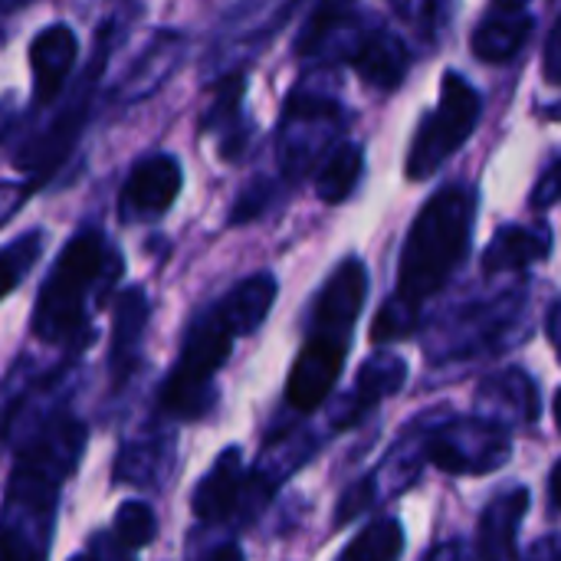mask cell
I'll return each mask as SVG.
<instances>
[{
    "instance_id": "7402d4cb",
    "label": "cell",
    "mask_w": 561,
    "mask_h": 561,
    "mask_svg": "<svg viewBox=\"0 0 561 561\" xmlns=\"http://www.w3.org/2000/svg\"><path fill=\"white\" fill-rule=\"evenodd\" d=\"M549 256H552V233L546 227L533 230V227L510 224L496 230V237L483 250V273L496 276V273L529 270L536 263H546Z\"/></svg>"
},
{
    "instance_id": "9c48e42d",
    "label": "cell",
    "mask_w": 561,
    "mask_h": 561,
    "mask_svg": "<svg viewBox=\"0 0 561 561\" xmlns=\"http://www.w3.org/2000/svg\"><path fill=\"white\" fill-rule=\"evenodd\" d=\"M108 30L99 33V43H95V59L82 79V85L72 89L69 102L62 105V112L49 122V128H43L30 145H23V151L13 158V164L23 171V174H33V184H43L72 151V145L79 141V131L89 118V102H92V92H95V79L102 72V62L108 59Z\"/></svg>"
},
{
    "instance_id": "52a82bcc",
    "label": "cell",
    "mask_w": 561,
    "mask_h": 561,
    "mask_svg": "<svg viewBox=\"0 0 561 561\" xmlns=\"http://www.w3.org/2000/svg\"><path fill=\"white\" fill-rule=\"evenodd\" d=\"M510 427L486 417H447L427 431V463L450 477H486L510 463Z\"/></svg>"
},
{
    "instance_id": "cb8c5ba5",
    "label": "cell",
    "mask_w": 561,
    "mask_h": 561,
    "mask_svg": "<svg viewBox=\"0 0 561 561\" xmlns=\"http://www.w3.org/2000/svg\"><path fill=\"white\" fill-rule=\"evenodd\" d=\"M365 174V151L355 141H339L319 164L316 174V194L325 204H342L352 197V191L358 187Z\"/></svg>"
},
{
    "instance_id": "60d3db41",
    "label": "cell",
    "mask_w": 561,
    "mask_h": 561,
    "mask_svg": "<svg viewBox=\"0 0 561 561\" xmlns=\"http://www.w3.org/2000/svg\"><path fill=\"white\" fill-rule=\"evenodd\" d=\"M16 3H20V0H7V10H13Z\"/></svg>"
},
{
    "instance_id": "836d02e7",
    "label": "cell",
    "mask_w": 561,
    "mask_h": 561,
    "mask_svg": "<svg viewBox=\"0 0 561 561\" xmlns=\"http://www.w3.org/2000/svg\"><path fill=\"white\" fill-rule=\"evenodd\" d=\"M549 500L556 510H561V460L552 467V477H549Z\"/></svg>"
},
{
    "instance_id": "d590c367",
    "label": "cell",
    "mask_w": 561,
    "mask_h": 561,
    "mask_svg": "<svg viewBox=\"0 0 561 561\" xmlns=\"http://www.w3.org/2000/svg\"><path fill=\"white\" fill-rule=\"evenodd\" d=\"M549 339H552L556 345H561V302L549 312Z\"/></svg>"
},
{
    "instance_id": "e575fe53",
    "label": "cell",
    "mask_w": 561,
    "mask_h": 561,
    "mask_svg": "<svg viewBox=\"0 0 561 561\" xmlns=\"http://www.w3.org/2000/svg\"><path fill=\"white\" fill-rule=\"evenodd\" d=\"M207 559L210 561H217V559H243V549L240 546H220V549H210L207 552Z\"/></svg>"
},
{
    "instance_id": "30bf717a",
    "label": "cell",
    "mask_w": 561,
    "mask_h": 561,
    "mask_svg": "<svg viewBox=\"0 0 561 561\" xmlns=\"http://www.w3.org/2000/svg\"><path fill=\"white\" fill-rule=\"evenodd\" d=\"M296 3L299 0H240L217 30V49L210 56L217 62L214 79L247 66L293 16Z\"/></svg>"
},
{
    "instance_id": "4dcf8cb0",
    "label": "cell",
    "mask_w": 561,
    "mask_h": 561,
    "mask_svg": "<svg viewBox=\"0 0 561 561\" xmlns=\"http://www.w3.org/2000/svg\"><path fill=\"white\" fill-rule=\"evenodd\" d=\"M457 10V0H424V33L431 39H440V33L450 26Z\"/></svg>"
},
{
    "instance_id": "484cf974",
    "label": "cell",
    "mask_w": 561,
    "mask_h": 561,
    "mask_svg": "<svg viewBox=\"0 0 561 561\" xmlns=\"http://www.w3.org/2000/svg\"><path fill=\"white\" fill-rule=\"evenodd\" d=\"M404 552V529L398 519H378L371 523L362 536H355L345 549L342 559L365 561H391Z\"/></svg>"
},
{
    "instance_id": "d6a6232c",
    "label": "cell",
    "mask_w": 561,
    "mask_h": 561,
    "mask_svg": "<svg viewBox=\"0 0 561 561\" xmlns=\"http://www.w3.org/2000/svg\"><path fill=\"white\" fill-rule=\"evenodd\" d=\"M542 76H546V82L561 85V13L552 23V33L546 39V49H542Z\"/></svg>"
},
{
    "instance_id": "5bb4252c",
    "label": "cell",
    "mask_w": 561,
    "mask_h": 561,
    "mask_svg": "<svg viewBox=\"0 0 561 561\" xmlns=\"http://www.w3.org/2000/svg\"><path fill=\"white\" fill-rule=\"evenodd\" d=\"M26 56H30V72H33V105L36 108L53 105L62 95V85L76 66L79 36L66 23H49L33 36Z\"/></svg>"
},
{
    "instance_id": "6da1fadb",
    "label": "cell",
    "mask_w": 561,
    "mask_h": 561,
    "mask_svg": "<svg viewBox=\"0 0 561 561\" xmlns=\"http://www.w3.org/2000/svg\"><path fill=\"white\" fill-rule=\"evenodd\" d=\"M477 220V191L467 184L440 187L414 217L398 260V286L375 316V345L401 342L417 332L421 309L434 299L470 253Z\"/></svg>"
},
{
    "instance_id": "d6986e66",
    "label": "cell",
    "mask_w": 561,
    "mask_h": 561,
    "mask_svg": "<svg viewBox=\"0 0 561 561\" xmlns=\"http://www.w3.org/2000/svg\"><path fill=\"white\" fill-rule=\"evenodd\" d=\"M533 13L529 7H490L480 26L470 36V49L483 62H510L523 53L533 36Z\"/></svg>"
},
{
    "instance_id": "8fae6325",
    "label": "cell",
    "mask_w": 561,
    "mask_h": 561,
    "mask_svg": "<svg viewBox=\"0 0 561 561\" xmlns=\"http://www.w3.org/2000/svg\"><path fill=\"white\" fill-rule=\"evenodd\" d=\"M191 510L207 526H220L233 519L247 523L260 510L240 447H227L214 460V467L201 477V483L191 493Z\"/></svg>"
},
{
    "instance_id": "f35d334b",
    "label": "cell",
    "mask_w": 561,
    "mask_h": 561,
    "mask_svg": "<svg viewBox=\"0 0 561 561\" xmlns=\"http://www.w3.org/2000/svg\"><path fill=\"white\" fill-rule=\"evenodd\" d=\"M496 7H529V0H493Z\"/></svg>"
},
{
    "instance_id": "277c9868",
    "label": "cell",
    "mask_w": 561,
    "mask_h": 561,
    "mask_svg": "<svg viewBox=\"0 0 561 561\" xmlns=\"http://www.w3.org/2000/svg\"><path fill=\"white\" fill-rule=\"evenodd\" d=\"M118 276L122 256L95 227L72 233L36 293L30 319L33 335L46 345L82 352L92 342L89 302H105Z\"/></svg>"
},
{
    "instance_id": "74e56055",
    "label": "cell",
    "mask_w": 561,
    "mask_h": 561,
    "mask_svg": "<svg viewBox=\"0 0 561 561\" xmlns=\"http://www.w3.org/2000/svg\"><path fill=\"white\" fill-rule=\"evenodd\" d=\"M539 112H542L546 118H556V122H561V99L559 102H552V105H539Z\"/></svg>"
},
{
    "instance_id": "603a6c76",
    "label": "cell",
    "mask_w": 561,
    "mask_h": 561,
    "mask_svg": "<svg viewBox=\"0 0 561 561\" xmlns=\"http://www.w3.org/2000/svg\"><path fill=\"white\" fill-rule=\"evenodd\" d=\"M174 463V440L171 437H145V440H128L118 450L112 480L115 486H158V480L171 470Z\"/></svg>"
},
{
    "instance_id": "7c38bea8",
    "label": "cell",
    "mask_w": 561,
    "mask_h": 561,
    "mask_svg": "<svg viewBox=\"0 0 561 561\" xmlns=\"http://www.w3.org/2000/svg\"><path fill=\"white\" fill-rule=\"evenodd\" d=\"M181 184H184V171H181V161L174 154L141 158L128 171V178L118 191L122 224H148V220L164 217L174 207Z\"/></svg>"
},
{
    "instance_id": "ab89813d",
    "label": "cell",
    "mask_w": 561,
    "mask_h": 561,
    "mask_svg": "<svg viewBox=\"0 0 561 561\" xmlns=\"http://www.w3.org/2000/svg\"><path fill=\"white\" fill-rule=\"evenodd\" d=\"M552 411H556V424H559V431H561V391L556 394V404H552Z\"/></svg>"
},
{
    "instance_id": "4316f807",
    "label": "cell",
    "mask_w": 561,
    "mask_h": 561,
    "mask_svg": "<svg viewBox=\"0 0 561 561\" xmlns=\"http://www.w3.org/2000/svg\"><path fill=\"white\" fill-rule=\"evenodd\" d=\"M158 536V519L148 503H122L112 519V542L122 549V556L138 552L151 546Z\"/></svg>"
},
{
    "instance_id": "ac0fdd59",
    "label": "cell",
    "mask_w": 561,
    "mask_h": 561,
    "mask_svg": "<svg viewBox=\"0 0 561 561\" xmlns=\"http://www.w3.org/2000/svg\"><path fill=\"white\" fill-rule=\"evenodd\" d=\"M480 414L500 421V424H526L533 427L542 414V401H539V388L533 381V375H526L523 368H506L493 378H486L480 385L477 394Z\"/></svg>"
},
{
    "instance_id": "f1b7e54d",
    "label": "cell",
    "mask_w": 561,
    "mask_h": 561,
    "mask_svg": "<svg viewBox=\"0 0 561 561\" xmlns=\"http://www.w3.org/2000/svg\"><path fill=\"white\" fill-rule=\"evenodd\" d=\"M270 197H273V184H270L266 178H256L253 184H247V187L237 194V204H233L227 224H233V227H237V224H250L253 217L263 214V207L270 204Z\"/></svg>"
},
{
    "instance_id": "2e32d148",
    "label": "cell",
    "mask_w": 561,
    "mask_h": 561,
    "mask_svg": "<svg viewBox=\"0 0 561 561\" xmlns=\"http://www.w3.org/2000/svg\"><path fill=\"white\" fill-rule=\"evenodd\" d=\"M151 316V302L141 286H128L112 302V332H108V378L112 388H122L138 368L145 325Z\"/></svg>"
},
{
    "instance_id": "8992f818",
    "label": "cell",
    "mask_w": 561,
    "mask_h": 561,
    "mask_svg": "<svg viewBox=\"0 0 561 561\" xmlns=\"http://www.w3.org/2000/svg\"><path fill=\"white\" fill-rule=\"evenodd\" d=\"M483 115V99L480 92L460 76V72H444L440 79V102L434 112L424 115V122L414 131L411 151H408V178L411 181H427L431 174L440 171L447 158H454L463 141L473 135Z\"/></svg>"
},
{
    "instance_id": "ffe728a7",
    "label": "cell",
    "mask_w": 561,
    "mask_h": 561,
    "mask_svg": "<svg viewBox=\"0 0 561 561\" xmlns=\"http://www.w3.org/2000/svg\"><path fill=\"white\" fill-rule=\"evenodd\" d=\"M348 62L368 85L391 92L404 82V76L411 69V53L401 36H394L388 30H375L352 46Z\"/></svg>"
},
{
    "instance_id": "1f68e13d",
    "label": "cell",
    "mask_w": 561,
    "mask_h": 561,
    "mask_svg": "<svg viewBox=\"0 0 561 561\" xmlns=\"http://www.w3.org/2000/svg\"><path fill=\"white\" fill-rule=\"evenodd\" d=\"M561 201V161H556L542 178H539V184H536V191H533V207L536 210H546V207H552V204H559Z\"/></svg>"
},
{
    "instance_id": "4fadbf2b",
    "label": "cell",
    "mask_w": 561,
    "mask_h": 561,
    "mask_svg": "<svg viewBox=\"0 0 561 561\" xmlns=\"http://www.w3.org/2000/svg\"><path fill=\"white\" fill-rule=\"evenodd\" d=\"M247 99V72L233 69L220 79H214L210 85V105L204 112V135L214 138L217 154L224 161H240L250 151V138H253V122L243 108Z\"/></svg>"
},
{
    "instance_id": "44dd1931",
    "label": "cell",
    "mask_w": 561,
    "mask_h": 561,
    "mask_svg": "<svg viewBox=\"0 0 561 561\" xmlns=\"http://www.w3.org/2000/svg\"><path fill=\"white\" fill-rule=\"evenodd\" d=\"M529 513V490L516 486L503 496H496L483 516L477 533V556L480 559H519V526Z\"/></svg>"
},
{
    "instance_id": "8d00e7d4",
    "label": "cell",
    "mask_w": 561,
    "mask_h": 561,
    "mask_svg": "<svg viewBox=\"0 0 561 561\" xmlns=\"http://www.w3.org/2000/svg\"><path fill=\"white\" fill-rule=\"evenodd\" d=\"M533 556H561V542L546 539V542H539V546L533 549Z\"/></svg>"
},
{
    "instance_id": "7a4b0ae2",
    "label": "cell",
    "mask_w": 561,
    "mask_h": 561,
    "mask_svg": "<svg viewBox=\"0 0 561 561\" xmlns=\"http://www.w3.org/2000/svg\"><path fill=\"white\" fill-rule=\"evenodd\" d=\"M276 302V279L270 273H253L240 279L224 299L201 312L181 345L171 375L161 385L158 411L174 421H201L214 411L217 391L214 378L230 362L237 339L253 335Z\"/></svg>"
},
{
    "instance_id": "e0dca14e",
    "label": "cell",
    "mask_w": 561,
    "mask_h": 561,
    "mask_svg": "<svg viewBox=\"0 0 561 561\" xmlns=\"http://www.w3.org/2000/svg\"><path fill=\"white\" fill-rule=\"evenodd\" d=\"M187 49V39L174 30H161L151 36V43L138 53L135 66L125 72V79L115 89V102L118 105H138L145 99H151L178 69L181 56Z\"/></svg>"
},
{
    "instance_id": "3957f363",
    "label": "cell",
    "mask_w": 561,
    "mask_h": 561,
    "mask_svg": "<svg viewBox=\"0 0 561 561\" xmlns=\"http://www.w3.org/2000/svg\"><path fill=\"white\" fill-rule=\"evenodd\" d=\"M85 450V424L72 414H56L46 427L33 431L7 483L3 526L10 552L16 559H43L56 523V500L62 483L72 477Z\"/></svg>"
},
{
    "instance_id": "5b68a950",
    "label": "cell",
    "mask_w": 561,
    "mask_h": 561,
    "mask_svg": "<svg viewBox=\"0 0 561 561\" xmlns=\"http://www.w3.org/2000/svg\"><path fill=\"white\" fill-rule=\"evenodd\" d=\"M365 299H368V270L358 256H348L322 283L316 296L312 329L289 368L286 401L296 411L309 414L322 408L329 394L335 391V381L345 368L355 322L365 309Z\"/></svg>"
},
{
    "instance_id": "ba28073f",
    "label": "cell",
    "mask_w": 561,
    "mask_h": 561,
    "mask_svg": "<svg viewBox=\"0 0 561 561\" xmlns=\"http://www.w3.org/2000/svg\"><path fill=\"white\" fill-rule=\"evenodd\" d=\"M342 131V108L325 92L296 89L286 99L283 125H279V168L286 178L299 181L319 158H325L339 141Z\"/></svg>"
},
{
    "instance_id": "9a60e30c",
    "label": "cell",
    "mask_w": 561,
    "mask_h": 561,
    "mask_svg": "<svg viewBox=\"0 0 561 561\" xmlns=\"http://www.w3.org/2000/svg\"><path fill=\"white\" fill-rule=\"evenodd\" d=\"M408 381V362L394 352H375L355 378V388L339 401V411L332 417L335 431L355 427L371 408H378L385 398L398 394Z\"/></svg>"
},
{
    "instance_id": "83f0119b",
    "label": "cell",
    "mask_w": 561,
    "mask_h": 561,
    "mask_svg": "<svg viewBox=\"0 0 561 561\" xmlns=\"http://www.w3.org/2000/svg\"><path fill=\"white\" fill-rule=\"evenodd\" d=\"M39 250H43V233L39 230L20 233L16 240H10L3 247V273H7L3 296H10L20 286V279L33 270V263L39 260Z\"/></svg>"
},
{
    "instance_id": "d4e9b609",
    "label": "cell",
    "mask_w": 561,
    "mask_h": 561,
    "mask_svg": "<svg viewBox=\"0 0 561 561\" xmlns=\"http://www.w3.org/2000/svg\"><path fill=\"white\" fill-rule=\"evenodd\" d=\"M355 3H358V0H316V7H312L306 26H302L299 36H296V53H299V56L319 53V49L335 36V30H342V26L352 20Z\"/></svg>"
},
{
    "instance_id": "f546056e",
    "label": "cell",
    "mask_w": 561,
    "mask_h": 561,
    "mask_svg": "<svg viewBox=\"0 0 561 561\" xmlns=\"http://www.w3.org/2000/svg\"><path fill=\"white\" fill-rule=\"evenodd\" d=\"M375 503V480H362L358 486H352L342 500H339V513H335V526H345L352 523L358 513H365L368 506Z\"/></svg>"
}]
</instances>
